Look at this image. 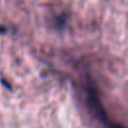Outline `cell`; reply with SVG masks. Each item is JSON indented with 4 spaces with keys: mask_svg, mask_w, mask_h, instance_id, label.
I'll return each instance as SVG.
<instances>
[{
    "mask_svg": "<svg viewBox=\"0 0 128 128\" xmlns=\"http://www.w3.org/2000/svg\"><path fill=\"white\" fill-rule=\"evenodd\" d=\"M87 102L90 107V109L95 113V115L103 122H107V117L105 114V111L101 105V102L98 98V95L96 93V90L93 87L88 86L87 87Z\"/></svg>",
    "mask_w": 128,
    "mask_h": 128,
    "instance_id": "obj_1",
    "label": "cell"
}]
</instances>
